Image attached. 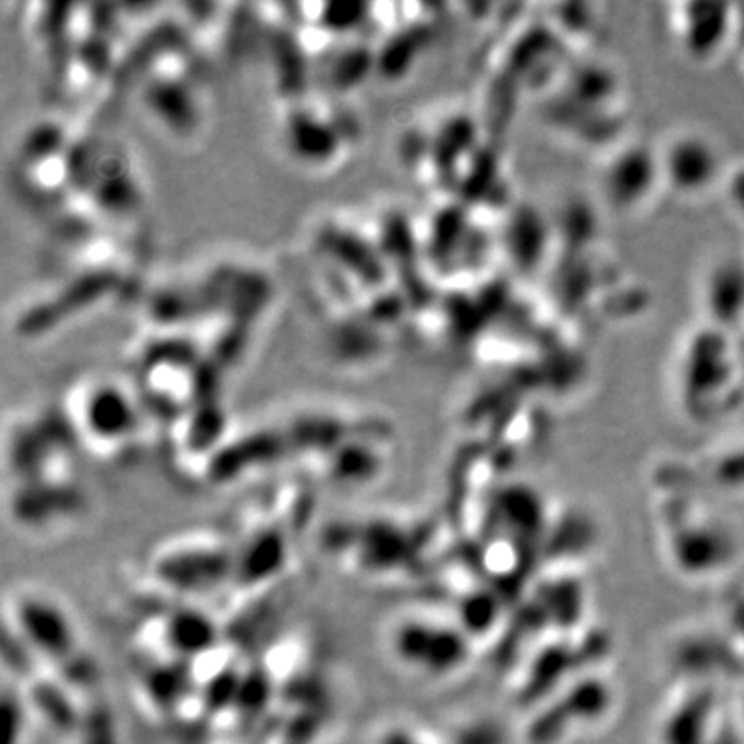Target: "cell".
I'll return each mask as SVG.
<instances>
[{"label": "cell", "instance_id": "6da1fadb", "mask_svg": "<svg viewBox=\"0 0 744 744\" xmlns=\"http://www.w3.org/2000/svg\"><path fill=\"white\" fill-rule=\"evenodd\" d=\"M77 412L83 435L106 449H117L114 444L135 439L139 432L142 416L135 398L108 379L81 389Z\"/></svg>", "mask_w": 744, "mask_h": 744}]
</instances>
